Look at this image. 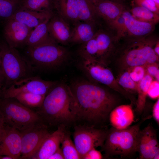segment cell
Masks as SVG:
<instances>
[{
    "mask_svg": "<svg viewBox=\"0 0 159 159\" xmlns=\"http://www.w3.org/2000/svg\"><path fill=\"white\" fill-rule=\"evenodd\" d=\"M45 96L32 93L24 92L19 93L13 98L28 107L38 108L42 105Z\"/></svg>",
    "mask_w": 159,
    "mask_h": 159,
    "instance_id": "29",
    "label": "cell"
},
{
    "mask_svg": "<svg viewBox=\"0 0 159 159\" xmlns=\"http://www.w3.org/2000/svg\"><path fill=\"white\" fill-rule=\"evenodd\" d=\"M0 111L5 124L20 132L44 123L37 112L23 105L14 98L1 99Z\"/></svg>",
    "mask_w": 159,
    "mask_h": 159,
    "instance_id": "6",
    "label": "cell"
},
{
    "mask_svg": "<svg viewBox=\"0 0 159 159\" xmlns=\"http://www.w3.org/2000/svg\"><path fill=\"white\" fill-rule=\"evenodd\" d=\"M27 54L30 65L40 69L58 68L65 63L70 57L68 49L56 43L27 47Z\"/></svg>",
    "mask_w": 159,
    "mask_h": 159,
    "instance_id": "7",
    "label": "cell"
},
{
    "mask_svg": "<svg viewBox=\"0 0 159 159\" xmlns=\"http://www.w3.org/2000/svg\"><path fill=\"white\" fill-rule=\"evenodd\" d=\"M48 159H64V156L60 147Z\"/></svg>",
    "mask_w": 159,
    "mask_h": 159,
    "instance_id": "40",
    "label": "cell"
},
{
    "mask_svg": "<svg viewBox=\"0 0 159 159\" xmlns=\"http://www.w3.org/2000/svg\"><path fill=\"white\" fill-rule=\"evenodd\" d=\"M131 2L135 5L145 8L159 15V9L152 0H131Z\"/></svg>",
    "mask_w": 159,
    "mask_h": 159,
    "instance_id": "35",
    "label": "cell"
},
{
    "mask_svg": "<svg viewBox=\"0 0 159 159\" xmlns=\"http://www.w3.org/2000/svg\"><path fill=\"white\" fill-rule=\"evenodd\" d=\"M43 80L38 77H29L19 80L2 89L1 99L13 98L21 92H30L45 95L57 82Z\"/></svg>",
    "mask_w": 159,
    "mask_h": 159,
    "instance_id": "12",
    "label": "cell"
},
{
    "mask_svg": "<svg viewBox=\"0 0 159 159\" xmlns=\"http://www.w3.org/2000/svg\"><path fill=\"white\" fill-rule=\"evenodd\" d=\"M1 57L0 55V68H1Z\"/></svg>",
    "mask_w": 159,
    "mask_h": 159,
    "instance_id": "49",
    "label": "cell"
},
{
    "mask_svg": "<svg viewBox=\"0 0 159 159\" xmlns=\"http://www.w3.org/2000/svg\"><path fill=\"white\" fill-rule=\"evenodd\" d=\"M116 80L119 85L128 93L137 92V83L132 79L127 70L122 72Z\"/></svg>",
    "mask_w": 159,
    "mask_h": 159,
    "instance_id": "32",
    "label": "cell"
},
{
    "mask_svg": "<svg viewBox=\"0 0 159 159\" xmlns=\"http://www.w3.org/2000/svg\"><path fill=\"white\" fill-rule=\"evenodd\" d=\"M153 80V77L146 73L143 79L137 83V92L138 96L135 103V111L138 115H141L144 110L148 88Z\"/></svg>",
    "mask_w": 159,
    "mask_h": 159,
    "instance_id": "25",
    "label": "cell"
},
{
    "mask_svg": "<svg viewBox=\"0 0 159 159\" xmlns=\"http://www.w3.org/2000/svg\"><path fill=\"white\" fill-rule=\"evenodd\" d=\"M134 120V115L131 105L117 106L110 114L109 121L112 127L123 129L130 126Z\"/></svg>",
    "mask_w": 159,
    "mask_h": 159,
    "instance_id": "19",
    "label": "cell"
},
{
    "mask_svg": "<svg viewBox=\"0 0 159 159\" xmlns=\"http://www.w3.org/2000/svg\"><path fill=\"white\" fill-rule=\"evenodd\" d=\"M129 10L132 16L139 21L156 25L159 22V15L144 7L131 2Z\"/></svg>",
    "mask_w": 159,
    "mask_h": 159,
    "instance_id": "26",
    "label": "cell"
},
{
    "mask_svg": "<svg viewBox=\"0 0 159 159\" xmlns=\"http://www.w3.org/2000/svg\"><path fill=\"white\" fill-rule=\"evenodd\" d=\"M117 42L115 34L112 30L107 27L105 29L100 28L92 39L84 44L83 52L88 59L107 64Z\"/></svg>",
    "mask_w": 159,
    "mask_h": 159,
    "instance_id": "8",
    "label": "cell"
},
{
    "mask_svg": "<svg viewBox=\"0 0 159 159\" xmlns=\"http://www.w3.org/2000/svg\"><path fill=\"white\" fill-rule=\"evenodd\" d=\"M54 12H39L18 9L11 19L34 29L46 20L50 19Z\"/></svg>",
    "mask_w": 159,
    "mask_h": 159,
    "instance_id": "20",
    "label": "cell"
},
{
    "mask_svg": "<svg viewBox=\"0 0 159 159\" xmlns=\"http://www.w3.org/2000/svg\"><path fill=\"white\" fill-rule=\"evenodd\" d=\"M95 6L100 19L110 28L128 5L117 0H99Z\"/></svg>",
    "mask_w": 159,
    "mask_h": 159,
    "instance_id": "16",
    "label": "cell"
},
{
    "mask_svg": "<svg viewBox=\"0 0 159 159\" xmlns=\"http://www.w3.org/2000/svg\"><path fill=\"white\" fill-rule=\"evenodd\" d=\"M155 25L139 21L132 16L128 6L115 21L112 28L118 41L122 38L143 37L153 33Z\"/></svg>",
    "mask_w": 159,
    "mask_h": 159,
    "instance_id": "9",
    "label": "cell"
},
{
    "mask_svg": "<svg viewBox=\"0 0 159 159\" xmlns=\"http://www.w3.org/2000/svg\"><path fill=\"white\" fill-rule=\"evenodd\" d=\"M127 70L132 79L137 83L143 79L147 73L144 66L131 67L127 69Z\"/></svg>",
    "mask_w": 159,
    "mask_h": 159,
    "instance_id": "33",
    "label": "cell"
},
{
    "mask_svg": "<svg viewBox=\"0 0 159 159\" xmlns=\"http://www.w3.org/2000/svg\"><path fill=\"white\" fill-rule=\"evenodd\" d=\"M103 156L101 152L93 148L89 150L82 157L83 159H101Z\"/></svg>",
    "mask_w": 159,
    "mask_h": 159,
    "instance_id": "38",
    "label": "cell"
},
{
    "mask_svg": "<svg viewBox=\"0 0 159 159\" xmlns=\"http://www.w3.org/2000/svg\"><path fill=\"white\" fill-rule=\"evenodd\" d=\"M48 29L50 37L56 42L62 45L69 43L72 30L59 16L53 15L49 21Z\"/></svg>",
    "mask_w": 159,
    "mask_h": 159,
    "instance_id": "17",
    "label": "cell"
},
{
    "mask_svg": "<svg viewBox=\"0 0 159 159\" xmlns=\"http://www.w3.org/2000/svg\"><path fill=\"white\" fill-rule=\"evenodd\" d=\"M21 150L20 159H32L50 133L48 127L42 123L20 132Z\"/></svg>",
    "mask_w": 159,
    "mask_h": 159,
    "instance_id": "13",
    "label": "cell"
},
{
    "mask_svg": "<svg viewBox=\"0 0 159 159\" xmlns=\"http://www.w3.org/2000/svg\"><path fill=\"white\" fill-rule=\"evenodd\" d=\"M67 129L63 126H59L55 131L50 133L32 159H48L60 147L62 137Z\"/></svg>",
    "mask_w": 159,
    "mask_h": 159,
    "instance_id": "18",
    "label": "cell"
},
{
    "mask_svg": "<svg viewBox=\"0 0 159 159\" xmlns=\"http://www.w3.org/2000/svg\"><path fill=\"white\" fill-rule=\"evenodd\" d=\"M69 86L77 105L76 125L107 127L110 114L119 104L117 97L91 81L77 80Z\"/></svg>",
    "mask_w": 159,
    "mask_h": 159,
    "instance_id": "1",
    "label": "cell"
},
{
    "mask_svg": "<svg viewBox=\"0 0 159 159\" xmlns=\"http://www.w3.org/2000/svg\"><path fill=\"white\" fill-rule=\"evenodd\" d=\"M154 51L156 54L159 57V39L157 41L154 48Z\"/></svg>",
    "mask_w": 159,
    "mask_h": 159,
    "instance_id": "41",
    "label": "cell"
},
{
    "mask_svg": "<svg viewBox=\"0 0 159 159\" xmlns=\"http://www.w3.org/2000/svg\"><path fill=\"white\" fill-rule=\"evenodd\" d=\"M70 132L66 129L61 142V147L64 159H80L81 156L71 139Z\"/></svg>",
    "mask_w": 159,
    "mask_h": 159,
    "instance_id": "28",
    "label": "cell"
},
{
    "mask_svg": "<svg viewBox=\"0 0 159 159\" xmlns=\"http://www.w3.org/2000/svg\"><path fill=\"white\" fill-rule=\"evenodd\" d=\"M4 124V118L0 111V133Z\"/></svg>",
    "mask_w": 159,
    "mask_h": 159,
    "instance_id": "42",
    "label": "cell"
},
{
    "mask_svg": "<svg viewBox=\"0 0 159 159\" xmlns=\"http://www.w3.org/2000/svg\"><path fill=\"white\" fill-rule=\"evenodd\" d=\"M19 2L14 0H0V17L6 20L11 19Z\"/></svg>",
    "mask_w": 159,
    "mask_h": 159,
    "instance_id": "31",
    "label": "cell"
},
{
    "mask_svg": "<svg viewBox=\"0 0 159 159\" xmlns=\"http://www.w3.org/2000/svg\"><path fill=\"white\" fill-rule=\"evenodd\" d=\"M79 20L80 21L89 23L97 26L100 19L95 6L90 0H77Z\"/></svg>",
    "mask_w": 159,
    "mask_h": 159,
    "instance_id": "24",
    "label": "cell"
},
{
    "mask_svg": "<svg viewBox=\"0 0 159 159\" xmlns=\"http://www.w3.org/2000/svg\"><path fill=\"white\" fill-rule=\"evenodd\" d=\"M54 4L58 15L69 25L80 22L77 0H54Z\"/></svg>",
    "mask_w": 159,
    "mask_h": 159,
    "instance_id": "21",
    "label": "cell"
},
{
    "mask_svg": "<svg viewBox=\"0 0 159 159\" xmlns=\"http://www.w3.org/2000/svg\"><path fill=\"white\" fill-rule=\"evenodd\" d=\"M144 129L150 146V150L154 147L159 146L156 131L152 125H148Z\"/></svg>",
    "mask_w": 159,
    "mask_h": 159,
    "instance_id": "34",
    "label": "cell"
},
{
    "mask_svg": "<svg viewBox=\"0 0 159 159\" xmlns=\"http://www.w3.org/2000/svg\"><path fill=\"white\" fill-rule=\"evenodd\" d=\"M158 9H159V0H152Z\"/></svg>",
    "mask_w": 159,
    "mask_h": 159,
    "instance_id": "44",
    "label": "cell"
},
{
    "mask_svg": "<svg viewBox=\"0 0 159 159\" xmlns=\"http://www.w3.org/2000/svg\"><path fill=\"white\" fill-rule=\"evenodd\" d=\"M137 151L140 159H150V147L145 129L140 130L138 134Z\"/></svg>",
    "mask_w": 159,
    "mask_h": 159,
    "instance_id": "30",
    "label": "cell"
},
{
    "mask_svg": "<svg viewBox=\"0 0 159 159\" xmlns=\"http://www.w3.org/2000/svg\"><path fill=\"white\" fill-rule=\"evenodd\" d=\"M3 89V85L0 82V99H1V94Z\"/></svg>",
    "mask_w": 159,
    "mask_h": 159,
    "instance_id": "46",
    "label": "cell"
},
{
    "mask_svg": "<svg viewBox=\"0 0 159 159\" xmlns=\"http://www.w3.org/2000/svg\"><path fill=\"white\" fill-rule=\"evenodd\" d=\"M49 19L41 23L32 30L27 39L25 46L27 47H33L45 44L56 43L49 34L48 23Z\"/></svg>",
    "mask_w": 159,
    "mask_h": 159,
    "instance_id": "22",
    "label": "cell"
},
{
    "mask_svg": "<svg viewBox=\"0 0 159 159\" xmlns=\"http://www.w3.org/2000/svg\"><path fill=\"white\" fill-rule=\"evenodd\" d=\"M158 39L153 33L143 37L120 39L123 43L117 42L111 57L116 58L127 69L157 63L159 57L153 48Z\"/></svg>",
    "mask_w": 159,
    "mask_h": 159,
    "instance_id": "3",
    "label": "cell"
},
{
    "mask_svg": "<svg viewBox=\"0 0 159 159\" xmlns=\"http://www.w3.org/2000/svg\"><path fill=\"white\" fill-rule=\"evenodd\" d=\"M97 26L86 22L77 23L72 30L69 43L83 44L87 42L94 36Z\"/></svg>",
    "mask_w": 159,
    "mask_h": 159,
    "instance_id": "23",
    "label": "cell"
},
{
    "mask_svg": "<svg viewBox=\"0 0 159 159\" xmlns=\"http://www.w3.org/2000/svg\"><path fill=\"white\" fill-rule=\"evenodd\" d=\"M73 128L74 143L81 159L91 149L103 146L108 130L107 127L80 125H76Z\"/></svg>",
    "mask_w": 159,
    "mask_h": 159,
    "instance_id": "11",
    "label": "cell"
},
{
    "mask_svg": "<svg viewBox=\"0 0 159 159\" xmlns=\"http://www.w3.org/2000/svg\"><path fill=\"white\" fill-rule=\"evenodd\" d=\"M37 111L48 126L68 129L76 125L77 105L69 85L58 82L45 97Z\"/></svg>",
    "mask_w": 159,
    "mask_h": 159,
    "instance_id": "2",
    "label": "cell"
},
{
    "mask_svg": "<svg viewBox=\"0 0 159 159\" xmlns=\"http://www.w3.org/2000/svg\"><path fill=\"white\" fill-rule=\"evenodd\" d=\"M81 67L87 76L91 81L106 85L124 96L132 102L134 99L130 93L123 89L107 64L98 61L82 58Z\"/></svg>",
    "mask_w": 159,
    "mask_h": 159,
    "instance_id": "10",
    "label": "cell"
},
{
    "mask_svg": "<svg viewBox=\"0 0 159 159\" xmlns=\"http://www.w3.org/2000/svg\"><path fill=\"white\" fill-rule=\"evenodd\" d=\"M141 123L123 129L113 127L108 129L101 150L104 156L130 157L137 152V143Z\"/></svg>",
    "mask_w": 159,
    "mask_h": 159,
    "instance_id": "4",
    "label": "cell"
},
{
    "mask_svg": "<svg viewBox=\"0 0 159 159\" xmlns=\"http://www.w3.org/2000/svg\"><path fill=\"white\" fill-rule=\"evenodd\" d=\"M125 3H127V1L130 0H117Z\"/></svg>",
    "mask_w": 159,
    "mask_h": 159,
    "instance_id": "48",
    "label": "cell"
},
{
    "mask_svg": "<svg viewBox=\"0 0 159 159\" xmlns=\"http://www.w3.org/2000/svg\"><path fill=\"white\" fill-rule=\"evenodd\" d=\"M153 117L158 124L159 123V99L157 100L153 105Z\"/></svg>",
    "mask_w": 159,
    "mask_h": 159,
    "instance_id": "39",
    "label": "cell"
},
{
    "mask_svg": "<svg viewBox=\"0 0 159 159\" xmlns=\"http://www.w3.org/2000/svg\"><path fill=\"white\" fill-rule=\"evenodd\" d=\"M1 63L0 82L3 89L15 82L30 77L31 66L21 56L16 49L9 46L6 42L0 43Z\"/></svg>",
    "mask_w": 159,
    "mask_h": 159,
    "instance_id": "5",
    "label": "cell"
},
{
    "mask_svg": "<svg viewBox=\"0 0 159 159\" xmlns=\"http://www.w3.org/2000/svg\"><path fill=\"white\" fill-rule=\"evenodd\" d=\"M18 9L53 12L55 9L54 0H22L19 2Z\"/></svg>",
    "mask_w": 159,
    "mask_h": 159,
    "instance_id": "27",
    "label": "cell"
},
{
    "mask_svg": "<svg viewBox=\"0 0 159 159\" xmlns=\"http://www.w3.org/2000/svg\"><path fill=\"white\" fill-rule=\"evenodd\" d=\"M145 66L147 73L159 81V69L158 63L149 64Z\"/></svg>",
    "mask_w": 159,
    "mask_h": 159,
    "instance_id": "37",
    "label": "cell"
},
{
    "mask_svg": "<svg viewBox=\"0 0 159 159\" xmlns=\"http://www.w3.org/2000/svg\"><path fill=\"white\" fill-rule=\"evenodd\" d=\"M14 0L20 2L22 0Z\"/></svg>",
    "mask_w": 159,
    "mask_h": 159,
    "instance_id": "50",
    "label": "cell"
},
{
    "mask_svg": "<svg viewBox=\"0 0 159 159\" xmlns=\"http://www.w3.org/2000/svg\"><path fill=\"white\" fill-rule=\"evenodd\" d=\"M95 5L99 0H90Z\"/></svg>",
    "mask_w": 159,
    "mask_h": 159,
    "instance_id": "47",
    "label": "cell"
},
{
    "mask_svg": "<svg viewBox=\"0 0 159 159\" xmlns=\"http://www.w3.org/2000/svg\"><path fill=\"white\" fill-rule=\"evenodd\" d=\"M21 136L16 129L5 124L0 133V156L20 159Z\"/></svg>",
    "mask_w": 159,
    "mask_h": 159,
    "instance_id": "14",
    "label": "cell"
},
{
    "mask_svg": "<svg viewBox=\"0 0 159 159\" xmlns=\"http://www.w3.org/2000/svg\"><path fill=\"white\" fill-rule=\"evenodd\" d=\"M159 158V153H158L155 155L153 159H158Z\"/></svg>",
    "mask_w": 159,
    "mask_h": 159,
    "instance_id": "45",
    "label": "cell"
},
{
    "mask_svg": "<svg viewBox=\"0 0 159 159\" xmlns=\"http://www.w3.org/2000/svg\"><path fill=\"white\" fill-rule=\"evenodd\" d=\"M33 29L14 19H8L4 30L6 42L10 47L16 49L25 46Z\"/></svg>",
    "mask_w": 159,
    "mask_h": 159,
    "instance_id": "15",
    "label": "cell"
},
{
    "mask_svg": "<svg viewBox=\"0 0 159 159\" xmlns=\"http://www.w3.org/2000/svg\"><path fill=\"white\" fill-rule=\"evenodd\" d=\"M0 159H13V158L9 156L4 155L0 156Z\"/></svg>",
    "mask_w": 159,
    "mask_h": 159,
    "instance_id": "43",
    "label": "cell"
},
{
    "mask_svg": "<svg viewBox=\"0 0 159 159\" xmlns=\"http://www.w3.org/2000/svg\"><path fill=\"white\" fill-rule=\"evenodd\" d=\"M148 96L153 99L159 98V81L156 80L152 81L148 88Z\"/></svg>",
    "mask_w": 159,
    "mask_h": 159,
    "instance_id": "36",
    "label": "cell"
}]
</instances>
